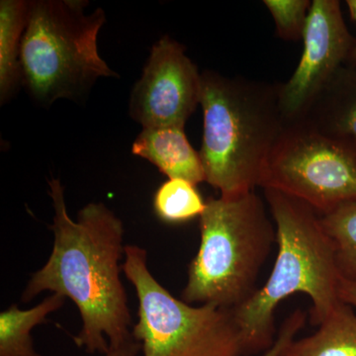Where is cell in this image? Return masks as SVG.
Returning <instances> with one entry per match:
<instances>
[{
	"label": "cell",
	"instance_id": "4",
	"mask_svg": "<svg viewBox=\"0 0 356 356\" xmlns=\"http://www.w3.org/2000/svg\"><path fill=\"white\" fill-rule=\"evenodd\" d=\"M200 245L187 271L181 299L235 309L257 291L276 228L254 191L209 198L200 217Z\"/></svg>",
	"mask_w": 356,
	"mask_h": 356
},
{
	"label": "cell",
	"instance_id": "5",
	"mask_svg": "<svg viewBox=\"0 0 356 356\" xmlns=\"http://www.w3.org/2000/svg\"><path fill=\"white\" fill-rule=\"evenodd\" d=\"M84 0L30 1L21 44V79L36 102L74 99L102 77H117L99 55L97 39L106 21Z\"/></svg>",
	"mask_w": 356,
	"mask_h": 356
},
{
	"label": "cell",
	"instance_id": "9",
	"mask_svg": "<svg viewBox=\"0 0 356 356\" xmlns=\"http://www.w3.org/2000/svg\"><path fill=\"white\" fill-rule=\"evenodd\" d=\"M202 76L185 48L165 36L152 48L131 92L130 116L143 129L181 126L200 105Z\"/></svg>",
	"mask_w": 356,
	"mask_h": 356
},
{
	"label": "cell",
	"instance_id": "1",
	"mask_svg": "<svg viewBox=\"0 0 356 356\" xmlns=\"http://www.w3.org/2000/svg\"><path fill=\"white\" fill-rule=\"evenodd\" d=\"M55 210L51 229L53 250L43 267L32 274L21 295L29 303L44 291L72 300L79 311L81 329L74 341L89 355H106L132 336V316L121 280L125 257V228L120 218L102 202H91L70 218L64 186L49 180Z\"/></svg>",
	"mask_w": 356,
	"mask_h": 356
},
{
	"label": "cell",
	"instance_id": "6",
	"mask_svg": "<svg viewBox=\"0 0 356 356\" xmlns=\"http://www.w3.org/2000/svg\"><path fill=\"white\" fill-rule=\"evenodd\" d=\"M122 270L137 294L132 336L143 356H245L232 309L173 296L149 270L145 248L126 245Z\"/></svg>",
	"mask_w": 356,
	"mask_h": 356
},
{
	"label": "cell",
	"instance_id": "15",
	"mask_svg": "<svg viewBox=\"0 0 356 356\" xmlns=\"http://www.w3.org/2000/svg\"><path fill=\"white\" fill-rule=\"evenodd\" d=\"M197 185L180 178H172L156 189L154 210L159 220L177 225L200 218L206 208Z\"/></svg>",
	"mask_w": 356,
	"mask_h": 356
},
{
	"label": "cell",
	"instance_id": "3",
	"mask_svg": "<svg viewBox=\"0 0 356 356\" xmlns=\"http://www.w3.org/2000/svg\"><path fill=\"white\" fill-rule=\"evenodd\" d=\"M201 76L204 115L199 154L206 182L224 197L254 191L286 127L280 110V83L225 76L211 70Z\"/></svg>",
	"mask_w": 356,
	"mask_h": 356
},
{
	"label": "cell",
	"instance_id": "21",
	"mask_svg": "<svg viewBox=\"0 0 356 356\" xmlns=\"http://www.w3.org/2000/svg\"><path fill=\"white\" fill-rule=\"evenodd\" d=\"M346 6L348 7V11H350V17L356 23V0H348L346 1ZM346 64L351 65H356V42L353 50L351 51L350 57L348 58Z\"/></svg>",
	"mask_w": 356,
	"mask_h": 356
},
{
	"label": "cell",
	"instance_id": "11",
	"mask_svg": "<svg viewBox=\"0 0 356 356\" xmlns=\"http://www.w3.org/2000/svg\"><path fill=\"white\" fill-rule=\"evenodd\" d=\"M132 154L153 163L168 179L180 178L195 185L206 182L200 154L181 126L143 129L134 140Z\"/></svg>",
	"mask_w": 356,
	"mask_h": 356
},
{
	"label": "cell",
	"instance_id": "10",
	"mask_svg": "<svg viewBox=\"0 0 356 356\" xmlns=\"http://www.w3.org/2000/svg\"><path fill=\"white\" fill-rule=\"evenodd\" d=\"M300 122L356 156V65L337 70Z\"/></svg>",
	"mask_w": 356,
	"mask_h": 356
},
{
	"label": "cell",
	"instance_id": "7",
	"mask_svg": "<svg viewBox=\"0 0 356 356\" xmlns=\"http://www.w3.org/2000/svg\"><path fill=\"white\" fill-rule=\"evenodd\" d=\"M259 187L298 199L323 216L356 201V156L306 124H288L267 159Z\"/></svg>",
	"mask_w": 356,
	"mask_h": 356
},
{
	"label": "cell",
	"instance_id": "8",
	"mask_svg": "<svg viewBox=\"0 0 356 356\" xmlns=\"http://www.w3.org/2000/svg\"><path fill=\"white\" fill-rule=\"evenodd\" d=\"M355 42L344 22L341 2L312 1L299 64L289 81L280 86V110L286 125L304 118L321 91L348 63Z\"/></svg>",
	"mask_w": 356,
	"mask_h": 356
},
{
	"label": "cell",
	"instance_id": "17",
	"mask_svg": "<svg viewBox=\"0 0 356 356\" xmlns=\"http://www.w3.org/2000/svg\"><path fill=\"white\" fill-rule=\"evenodd\" d=\"M276 26V33L285 41L303 40L312 7L310 0H264Z\"/></svg>",
	"mask_w": 356,
	"mask_h": 356
},
{
	"label": "cell",
	"instance_id": "19",
	"mask_svg": "<svg viewBox=\"0 0 356 356\" xmlns=\"http://www.w3.org/2000/svg\"><path fill=\"white\" fill-rule=\"evenodd\" d=\"M339 297L343 303L356 308V281L346 280L341 278Z\"/></svg>",
	"mask_w": 356,
	"mask_h": 356
},
{
	"label": "cell",
	"instance_id": "2",
	"mask_svg": "<svg viewBox=\"0 0 356 356\" xmlns=\"http://www.w3.org/2000/svg\"><path fill=\"white\" fill-rule=\"evenodd\" d=\"M264 195L275 225L278 252L264 286L232 309L245 355L264 353L273 346L276 308L295 293L311 299L314 325H322L341 302L336 252L321 216L306 203L274 189H264Z\"/></svg>",
	"mask_w": 356,
	"mask_h": 356
},
{
	"label": "cell",
	"instance_id": "12",
	"mask_svg": "<svg viewBox=\"0 0 356 356\" xmlns=\"http://www.w3.org/2000/svg\"><path fill=\"white\" fill-rule=\"evenodd\" d=\"M282 356H356V315L351 306L339 302L315 334L294 339Z\"/></svg>",
	"mask_w": 356,
	"mask_h": 356
},
{
	"label": "cell",
	"instance_id": "16",
	"mask_svg": "<svg viewBox=\"0 0 356 356\" xmlns=\"http://www.w3.org/2000/svg\"><path fill=\"white\" fill-rule=\"evenodd\" d=\"M321 222L334 243L341 278L356 281V201L341 204L323 215Z\"/></svg>",
	"mask_w": 356,
	"mask_h": 356
},
{
	"label": "cell",
	"instance_id": "14",
	"mask_svg": "<svg viewBox=\"0 0 356 356\" xmlns=\"http://www.w3.org/2000/svg\"><path fill=\"white\" fill-rule=\"evenodd\" d=\"M65 297L51 293L38 305L22 310L13 304L0 313V356H42L34 348L31 332L65 303Z\"/></svg>",
	"mask_w": 356,
	"mask_h": 356
},
{
	"label": "cell",
	"instance_id": "13",
	"mask_svg": "<svg viewBox=\"0 0 356 356\" xmlns=\"http://www.w3.org/2000/svg\"><path fill=\"white\" fill-rule=\"evenodd\" d=\"M30 1H0V100L6 103L21 79V44L29 15Z\"/></svg>",
	"mask_w": 356,
	"mask_h": 356
},
{
	"label": "cell",
	"instance_id": "18",
	"mask_svg": "<svg viewBox=\"0 0 356 356\" xmlns=\"http://www.w3.org/2000/svg\"><path fill=\"white\" fill-rule=\"evenodd\" d=\"M307 314L297 309L285 318L276 337L275 343L261 356H282L283 351L295 339V336L306 324Z\"/></svg>",
	"mask_w": 356,
	"mask_h": 356
},
{
	"label": "cell",
	"instance_id": "20",
	"mask_svg": "<svg viewBox=\"0 0 356 356\" xmlns=\"http://www.w3.org/2000/svg\"><path fill=\"white\" fill-rule=\"evenodd\" d=\"M140 353V344L132 339L118 348H110L108 353L102 356H138Z\"/></svg>",
	"mask_w": 356,
	"mask_h": 356
}]
</instances>
